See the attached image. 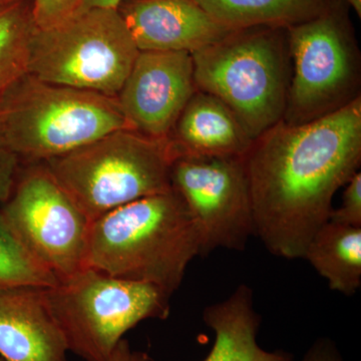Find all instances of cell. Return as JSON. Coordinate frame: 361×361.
<instances>
[{
    "instance_id": "obj_28",
    "label": "cell",
    "mask_w": 361,
    "mask_h": 361,
    "mask_svg": "<svg viewBox=\"0 0 361 361\" xmlns=\"http://www.w3.org/2000/svg\"><path fill=\"white\" fill-rule=\"evenodd\" d=\"M0 361H4V360H2V358H1V357H0Z\"/></svg>"
},
{
    "instance_id": "obj_18",
    "label": "cell",
    "mask_w": 361,
    "mask_h": 361,
    "mask_svg": "<svg viewBox=\"0 0 361 361\" xmlns=\"http://www.w3.org/2000/svg\"><path fill=\"white\" fill-rule=\"evenodd\" d=\"M35 28L32 0L0 8V99L27 73Z\"/></svg>"
},
{
    "instance_id": "obj_13",
    "label": "cell",
    "mask_w": 361,
    "mask_h": 361,
    "mask_svg": "<svg viewBox=\"0 0 361 361\" xmlns=\"http://www.w3.org/2000/svg\"><path fill=\"white\" fill-rule=\"evenodd\" d=\"M44 289L0 287V357L4 361H68V345Z\"/></svg>"
},
{
    "instance_id": "obj_9",
    "label": "cell",
    "mask_w": 361,
    "mask_h": 361,
    "mask_svg": "<svg viewBox=\"0 0 361 361\" xmlns=\"http://www.w3.org/2000/svg\"><path fill=\"white\" fill-rule=\"evenodd\" d=\"M0 212L28 252L59 282L87 267L92 223L47 164H20Z\"/></svg>"
},
{
    "instance_id": "obj_21",
    "label": "cell",
    "mask_w": 361,
    "mask_h": 361,
    "mask_svg": "<svg viewBox=\"0 0 361 361\" xmlns=\"http://www.w3.org/2000/svg\"><path fill=\"white\" fill-rule=\"evenodd\" d=\"M329 221L361 228V173H357L345 185L341 205L332 209Z\"/></svg>"
},
{
    "instance_id": "obj_7",
    "label": "cell",
    "mask_w": 361,
    "mask_h": 361,
    "mask_svg": "<svg viewBox=\"0 0 361 361\" xmlns=\"http://www.w3.org/2000/svg\"><path fill=\"white\" fill-rule=\"evenodd\" d=\"M139 54L118 9H82L54 27L35 28L27 73L116 97Z\"/></svg>"
},
{
    "instance_id": "obj_24",
    "label": "cell",
    "mask_w": 361,
    "mask_h": 361,
    "mask_svg": "<svg viewBox=\"0 0 361 361\" xmlns=\"http://www.w3.org/2000/svg\"><path fill=\"white\" fill-rule=\"evenodd\" d=\"M111 361H153L148 353L134 350L129 341L122 339L116 344Z\"/></svg>"
},
{
    "instance_id": "obj_25",
    "label": "cell",
    "mask_w": 361,
    "mask_h": 361,
    "mask_svg": "<svg viewBox=\"0 0 361 361\" xmlns=\"http://www.w3.org/2000/svg\"><path fill=\"white\" fill-rule=\"evenodd\" d=\"M123 0H82V9L111 8L118 9Z\"/></svg>"
},
{
    "instance_id": "obj_2",
    "label": "cell",
    "mask_w": 361,
    "mask_h": 361,
    "mask_svg": "<svg viewBox=\"0 0 361 361\" xmlns=\"http://www.w3.org/2000/svg\"><path fill=\"white\" fill-rule=\"evenodd\" d=\"M199 252L196 224L172 188L92 222L87 266L120 279L154 285L172 296Z\"/></svg>"
},
{
    "instance_id": "obj_5",
    "label": "cell",
    "mask_w": 361,
    "mask_h": 361,
    "mask_svg": "<svg viewBox=\"0 0 361 361\" xmlns=\"http://www.w3.org/2000/svg\"><path fill=\"white\" fill-rule=\"evenodd\" d=\"M176 157L169 137L123 129L44 163L92 223L118 207L170 191Z\"/></svg>"
},
{
    "instance_id": "obj_23",
    "label": "cell",
    "mask_w": 361,
    "mask_h": 361,
    "mask_svg": "<svg viewBox=\"0 0 361 361\" xmlns=\"http://www.w3.org/2000/svg\"><path fill=\"white\" fill-rule=\"evenodd\" d=\"M300 361H344L336 342L329 337L316 339Z\"/></svg>"
},
{
    "instance_id": "obj_10",
    "label": "cell",
    "mask_w": 361,
    "mask_h": 361,
    "mask_svg": "<svg viewBox=\"0 0 361 361\" xmlns=\"http://www.w3.org/2000/svg\"><path fill=\"white\" fill-rule=\"evenodd\" d=\"M171 185L196 224L199 257L217 249L245 250L255 224L243 157H176Z\"/></svg>"
},
{
    "instance_id": "obj_15",
    "label": "cell",
    "mask_w": 361,
    "mask_h": 361,
    "mask_svg": "<svg viewBox=\"0 0 361 361\" xmlns=\"http://www.w3.org/2000/svg\"><path fill=\"white\" fill-rule=\"evenodd\" d=\"M203 322L215 332L213 348L203 361H294L289 351H269L259 345L262 318L249 285L240 284L224 300L206 306Z\"/></svg>"
},
{
    "instance_id": "obj_11",
    "label": "cell",
    "mask_w": 361,
    "mask_h": 361,
    "mask_svg": "<svg viewBox=\"0 0 361 361\" xmlns=\"http://www.w3.org/2000/svg\"><path fill=\"white\" fill-rule=\"evenodd\" d=\"M196 90L190 52L140 51L116 99L133 130L167 139Z\"/></svg>"
},
{
    "instance_id": "obj_20",
    "label": "cell",
    "mask_w": 361,
    "mask_h": 361,
    "mask_svg": "<svg viewBox=\"0 0 361 361\" xmlns=\"http://www.w3.org/2000/svg\"><path fill=\"white\" fill-rule=\"evenodd\" d=\"M33 18L39 30L63 23L82 11V0H32Z\"/></svg>"
},
{
    "instance_id": "obj_6",
    "label": "cell",
    "mask_w": 361,
    "mask_h": 361,
    "mask_svg": "<svg viewBox=\"0 0 361 361\" xmlns=\"http://www.w3.org/2000/svg\"><path fill=\"white\" fill-rule=\"evenodd\" d=\"M45 302L68 353L85 361H111L116 344L146 319H167L171 295L87 267L44 289Z\"/></svg>"
},
{
    "instance_id": "obj_4",
    "label": "cell",
    "mask_w": 361,
    "mask_h": 361,
    "mask_svg": "<svg viewBox=\"0 0 361 361\" xmlns=\"http://www.w3.org/2000/svg\"><path fill=\"white\" fill-rule=\"evenodd\" d=\"M191 54L197 90L221 99L252 139L283 120L292 78L287 30H234Z\"/></svg>"
},
{
    "instance_id": "obj_16",
    "label": "cell",
    "mask_w": 361,
    "mask_h": 361,
    "mask_svg": "<svg viewBox=\"0 0 361 361\" xmlns=\"http://www.w3.org/2000/svg\"><path fill=\"white\" fill-rule=\"evenodd\" d=\"M303 259L332 291L355 295L361 288V228L327 221L310 240Z\"/></svg>"
},
{
    "instance_id": "obj_17",
    "label": "cell",
    "mask_w": 361,
    "mask_h": 361,
    "mask_svg": "<svg viewBox=\"0 0 361 361\" xmlns=\"http://www.w3.org/2000/svg\"><path fill=\"white\" fill-rule=\"evenodd\" d=\"M336 0H196L211 16L232 30L288 28L317 18Z\"/></svg>"
},
{
    "instance_id": "obj_8",
    "label": "cell",
    "mask_w": 361,
    "mask_h": 361,
    "mask_svg": "<svg viewBox=\"0 0 361 361\" xmlns=\"http://www.w3.org/2000/svg\"><path fill=\"white\" fill-rule=\"evenodd\" d=\"M348 6L336 1L317 18L288 28L292 78L283 122H313L360 94V54Z\"/></svg>"
},
{
    "instance_id": "obj_12",
    "label": "cell",
    "mask_w": 361,
    "mask_h": 361,
    "mask_svg": "<svg viewBox=\"0 0 361 361\" xmlns=\"http://www.w3.org/2000/svg\"><path fill=\"white\" fill-rule=\"evenodd\" d=\"M118 11L140 51L193 54L234 32L196 0H123Z\"/></svg>"
},
{
    "instance_id": "obj_26",
    "label": "cell",
    "mask_w": 361,
    "mask_h": 361,
    "mask_svg": "<svg viewBox=\"0 0 361 361\" xmlns=\"http://www.w3.org/2000/svg\"><path fill=\"white\" fill-rule=\"evenodd\" d=\"M338 1L343 2L348 7H351L358 16H361V0H338Z\"/></svg>"
},
{
    "instance_id": "obj_1",
    "label": "cell",
    "mask_w": 361,
    "mask_h": 361,
    "mask_svg": "<svg viewBox=\"0 0 361 361\" xmlns=\"http://www.w3.org/2000/svg\"><path fill=\"white\" fill-rule=\"evenodd\" d=\"M255 236L276 257L303 259L334 195L361 164V97L313 122L280 121L243 157Z\"/></svg>"
},
{
    "instance_id": "obj_22",
    "label": "cell",
    "mask_w": 361,
    "mask_h": 361,
    "mask_svg": "<svg viewBox=\"0 0 361 361\" xmlns=\"http://www.w3.org/2000/svg\"><path fill=\"white\" fill-rule=\"evenodd\" d=\"M20 168V161L18 157L0 146V206L13 191Z\"/></svg>"
},
{
    "instance_id": "obj_27",
    "label": "cell",
    "mask_w": 361,
    "mask_h": 361,
    "mask_svg": "<svg viewBox=\"0 0 361 361\" xmlns=\"http://www.w3.org/2000/svg\"><path fill=\"white\" fill-rule=\"evenodd\" d=\"M23 1V0H0V8L11 6V4H18V2Z\"/></svg>"
},
{
    "instance_id": "obj_14",
    "label": "cell",
    "mask_w": 361,
    "mask_h": 361,
    "mask_svg": "<svg viewBox=\"0 0 361 361\" xmlns=\"http://www.w3.org/2000/svg\"><path fill=\"white\" fill-rule=\"evenodd\" d=\"M177 157H244L254 140L221 99L197 90L171 133Z\"/></svg>"
},
{
    "instance_id": "obj_3",
    "label": "cell",
    "mask_w": 361,
    "mask_h": 361,
    "mask_svg": "<svg viewBox=\"0 0 361 361\" xmlns=\"http://www.w3.org/2000/svg\"><path fill=\"white\" fill-rule=\"evenodd\" d=\"M123 129L132 128L116 97L49 84L30 73L0 99V146L20 164L44 163Z\"/></svg>"
},
{
    "instance_id": "obj_19",
    "label": "cell",
    "mask_w": 361,
    "mask_h": 361,
    "mask_svg": "<svg viewBox=\"0 0 361 361\" xmlns=\"http://www.w3.org/2000/svg\"><path fill=\"white\" fill-rule=\"evenodd\" d=\"M59 283L51 271L40 264L21 243L0 212V287L49 288Z\"/></svg>"
}]
</instances>
